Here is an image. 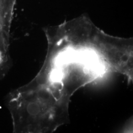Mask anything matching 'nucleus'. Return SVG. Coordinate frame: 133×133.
Segmentation results:
<instances>
[{"instance_id": "1", "label": "nucleus", "mask_w": 133, "mask_h": 133, "mask_svg": "<svg viewBox=\"0 0 133 133\" xmlns=\"http://www.w3.org/2000/svg\"><path fill=\"white\" fill-rule=\"evenodd\" d=\"M117 67V57L108 46H51L41 70L29 84L42 91L60 112L67 113L76 91L116 72Z\"/></svg>"}, {"instance_id": "2", "label": "nucleus", "mask_w": 133, "mask_h": 133, "mask_svg": "<svg viewBox=\"0 0 133 133\" xmlns=\"http://www.w3.org/2000/svg\"><path fill=\"white\" fill-rule=\"evenodd\" d=\"M11 22L0 18V80L11 66L10 55V31Z\"/></svg>"}]
</instances>
